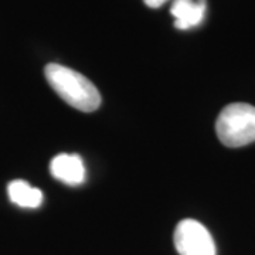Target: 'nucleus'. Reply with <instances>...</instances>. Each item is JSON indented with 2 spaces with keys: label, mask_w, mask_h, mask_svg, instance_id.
Instances as JSON below:
<instances>
[{
  "label": "nucleus",
  "mask_w": 255,
  "mask_h": 255,
  "mask_svg": "<svg viewBox=\"0 0 255 255\" xmlns=\"http://www.w3.org/2000/svg\"><path fill=\"white\" fill-rule=\"evenodd\" d=\"M9 199L23 209H37L43 203V191L24 180H13L7 186Z\"/></svg>",
  "instance_id": "6"
},
{
  "label": "nucleus",
  "mask_w": 255,
  "mask_h": 255,
  "mask_svg": "<svg viewBox=\"0 0 255 255\" xmlns=\"http://www.w3.org/2000/svg\"><path fill=\"white\" fill-rule=\"evenodd\" d=\"M44 75L48 85L70 107L81 112L100 108L101 95L97 87L85 75L61 64H47Z\"/></svg>",
  "instance_id": "1"
},
{
  "label": "nucleus",
  "mask_w": 255,
  "mask_h": 255,
  "mask_svg": "<svg viewBox=\"0 0 255 255\" xmlns=\"http://www.w3.org/2000/svg\"><path fill=\"white\" fill-rule=\"evenodd\" d=\"M51 176L58 182L78 186L85 180V166L82 157L77 153H60L50 163Z\"/></svg>",
  "instance_id": "4"
},
{
  "label": "nucleus",
  "mask_w": 255,
  "mask_h": 255,
  "mask_svg": "<svg viewBox=\"0 0 255 255\" xmlns=\"http://www.w3.org/2000/svg\"><path fill=\"white\" fill-rule=\"evenodd\" d=\"M220 142L227 147H241L255 142V107L246 102L228 104L216 121Z\"/></svg>",
  "instance_id": "2"
},
{
  "label": "nucleus",
  "mask_w": 255,
  "mask_h": 255,
  "mask_svg": "<svg viewBox=\"0 0 255 255\" xmlns=\"http://www.w3.org/2000/svg\"><path fill=\"white\" fill-rule=\"evenodd\" d=\"M207 11V0H173L170 14L174 18V27L190 30L197 27L204 20Z\"/></svg>",
  "instance_id": "5"
},
{
  "label": "nucleus",
  "mask_w": 255,
  "mask_h": 255,
  "mask_svg": "<svg viewBox=\"0 0 255 255\" xmlns=\"http://www.w3.org/2000/svg\"><path fill=\"white\" fill-rule=\"evenodd\" d=\"M145 1V4L147 7H150V9H159L160 6H163L166 1H169V0H143Z\"/></svg>",
  "instance_id": "7"
},
{
  "label": "nucleus",
  "mask_w": 255,
  "mask_h": 255,
  "mask_svg": "<svg viewBox=\"0 0 255 255\" xmlns=\"http://www.w3.org/2000/svg\"><path fill=\"white\" fill-rule=\"evenodd\" d=\"M176 251L180 255H216V244L210 231L197 220H182L174 230Z\"/></svg>",
  "instance_id": "3"
}]
</instances>
